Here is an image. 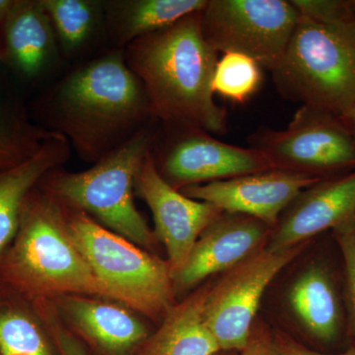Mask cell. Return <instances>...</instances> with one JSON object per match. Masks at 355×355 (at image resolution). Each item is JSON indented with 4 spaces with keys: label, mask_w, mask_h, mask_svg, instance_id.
<instances>
[{
    "label": "cell",
    "mask_w": 355,
    "mask_h": 355,
    "mask_svg": "<svg viewBox=\"0 0 355 355\" xmlns=\"http://www.w3.org/2000/svg\"><path fill=\"white\" fill-rule=\"evenodd\" d=\"M219 53L203 36L202 11L125 46V62L146 89L151 116L168 128L227 132L212 90Z\"/></svg>",
    "instance_id": "1"
},
{
    "label": "cell",
    "mask_w": 355,
    "mask_h": 355,
    "mask_svg": "<svg viewBox=\"0 0 355 355\" xmlns=\"http://www.w3.org/2000/svg\"><path fill=\"white\" fill-rule=\"evenodd\" d=\"M51 108L55 132L94 162L132 139L153 116L144 84L123 51L74 70L58 86Z\"/></svg>",
    "instance_id": "2"
},
{
    "label": "cell",
    "mask_w": 355,
    "mask_h": 355,
    "mask_svg": "<svg viewBox=\"0 0 355 355\" xmlns=\"http://www.w3.org/2000/svg\"><path fill=\"white\" fill-rule=\"evenodd\" d=\"M272 76L284 99L345 121L355 102V18L324 24L299 15Z\"/></svg>",
    "instance_id": "3"
},
{
    "label": "cell",
    "mask_w": 355,
    "mask_h": 355,
    "mask_svg": "<svg viewBox=\"0 0 355 355\" xmlns=\"http://www.w3.org/2000/svg\"><path fill=\"white\" fill-rule=\"evenodd\" d=\"M153 137L150 128H144L87 171L60 173L51 188L121 237L150 247L153 235L135 207L132 189L140 168L151 153Z\"/></svg>",
    "instance_id": "4"
},
{
    "label": "cell",
    "mask_w": 355,
    "mask_h": 355,
    "mask_svg": "<svg viewBox=\"0 0 355 355\" xmlns=\"http://www.w3.org/2000/svg\"><path fill=\"white\" fill-rule=\"evenodd\" d=\"M69 233L106 296L146 314L169 309L174 291L169 265L83 214L70 221Z\"/></svg>",
    "instance_id": "5"
},
{
    "label": "cell",
    "mask_w": 355,
    "mask_h": 355,
    "mask_svg": "<svg viewBox=\"0 0 355 355\" xmlns=\"http://www.w3.org/2000/svg\"><path fill=\"white\" fill-rule=\"evenodd\" d=\"M31 191L23 205L17 239L8 259L10 277L26 288L106 296L57 214L46 203L33 200Z\"/></svg>",
    "instance_id": "6"
},
{
    "label": "cell",
    "mask_w": 355,
    "mask_h": 355,
    "mask_svg": "<svg viewBox=\"0 0 355 355\" xmlns=\"http://www.w3.org/2000/svg\"><path fill=\"white\" fill-rule=\"evenodd\" d=\"M248 141L279 171L323 180L355 170V139L345 121L312 107L301 106L284 130L261 128Z\"/></svg>",
    "instance_id": "7"
},
{
    "label": "cell",
    "mask_w": 355,
    "mask_h": 355,
    "mask_svg": "<svg viewBox=\"0 0 355 355\" xmlns=\"http://www.w3.org/2000/svg\"><path fill=\"white\" fill-rule=\"evenodd\" d=\"M299 13L286 0H207L203 36L218 53L253 58L272 72L297 25Z\"/></svg>",
    "instance_id": "8"
},
{
    "label": "cell",
    "mask_w": 355,
    "mask_h": 355,
    "mask_svg": "<svg viewBox=\"0 0 355 355\" xmlns=\"http://www.w3.org/2000/svg\"><path fill=\"white\" fill-rule=\"evenodd\" d=\"M261 248L229 270L207 292L205 320L221 350L243 352L251 340L252 327L266 287L304 249Z\"/></svg>",
    "instance_id": "9"
},
{
    "label": "cell",
    "mask_w": 355,
    "mask_h": 355,
    "mask_svg": "<svg viewBox=\"0 0 355 355\" xmlns=\"http://www.w3.org/2000/svg\"><path fill=\"white\" fill-rule=\"evenodd\" d=\"M160 154L161 176L175 189L223 181L272 169L258 151L225 144L200 128H168ZM156 165V164H155Z\"/></svg>",
    "instance_id": "10"
},
{
    "label": "cell",
    "mask_w": 355,
    "mask_h": 355,
    "mask_svg": "<svg viewBox=\"0 0 355 355\" xmlns=\"http://www.w3.org/2000/svg\"><path fill=\"white\" fill-rule=\"evenodd\" d=\"M135 186L153 211L156 234L167 249L173 275L186 263L203 231L223 211L209 202L187 197L166 182L153 153L140 168Z\"/></svg>",
    "instance_id": "11"
},
{
    "label": "cell",
    "mask_w": 355,
    "mask_h": 355,
    "mask_svg": "<svg viewBox=\"0 0 355 355\" xmlns=\"http://www.w3.org/2000/svg\"><path fill=\"white\" fill-rule=\"evenodd\" d=\"M319 181L321 179L270 169L184 187L180 191L187 197L209 202L221 211L253 217L275 228L292 200Z\"/></svg>",
    "instance_id": "12"
},
{
    "label": "cell",
    "mask_w": 355,
    "mask_h": 355,
    "mask_svg": "<svg viewBox=\"0 0 355 355\" xmlns=\"http://www.w3.org/2000/svg\"><path fill=\"white\" fill-rule=\"evenodd\" d=\"M270 230L259 219L222 212L203 231L184 266L172 275L174 286L187 289L210 275L228 272L261 250Z\"/></svg>",
    "instance_id": "13"
},
{
    "label": "cell",
    "mask_w": 355,
    "mask_h": 355,
    "mask_svg": "<svg viewBox=\"0 0 355 355\" xmlns=\"http://www.w3.org/2000/svg\"><path fill=\"white\" fill-rule=\"evenodd\" d=\"M355 218V170L305 189L284 209L268 248L288 249Z\"/></svg>",
    "instance_id": "14"
},
{
    "label": "cell",
    "mask_w": 355,
    "mask_h": 355,
    "mask_svg": "<svg viewBox=\"0 0 355 355\" xmlns=\"http://www.w3.org/2000/svg\"><path fill=\"white\" fill-rule=\"evenodd\" d=\"M1 26V60L21 76L37 78L53 64L57 36L41 0H15Z\"/></svg>",
    "instance_id": "15"
},
{
    "label": "cell",
    "mask_w": 355,
    "mask_h": 355,
    "mask_svg": "<svg viewBox=\"0 0 355 355\" xmlns=\"http://www.w3.org/2000/svg\"><path fill=\"white\" fill-rule=\"evenodd\" d=\"M69 154V140L58 132L33 157L0 171V254L17 235L23 205L30 191Z\"/></svg>",
    "instance_id": "16"
},
{
    "label": "cell",
    "mask_w": 355,
    "mask_h": 355,
    "mask_svg": "<svg viewBox=\"0 0 355 355\" xmlns=\"http://www.w3.org/2000/svg\"><path fill=\"white\" fill-rule=\"evenodd\" d=\"M289 304L306 331L322 343L336 340L342 311L330 273L312 266L299 275L288 294Z\"/></svg>",
    "instance_id": "17"
},
{
    "label": "cell",
    "mask_w": 355,
    "mask_h": 355,
    "mask_svg": "<svg viewBox=\"0 0 355 355\" xmlns=\"http://www.w3.org/2000/svg\"><path fill=\"white\" fill-rule=\"evenodd\" d=\"M207 0H128L104 4L109 28L119 46L163 31L200 12Z\"/></svg>",
    "instance_id": "18"
},
{
    "label": "cell",
    "mask_w": 355,
    "mask_h": 355,
    "mask_svg": "<svg viewBox=\"0 0 355 355\" xmlns=\"http://www.w3.org/2000/svg\"><path fill=\"white\" fill-rule=\"evenodd\" d=\"M209 287H203L168 311L164 324L154 336L148 355H216L220 347L205 320Z\"/></svg>",
    "instance_id": "19"
},
{
    "label": "cell",
    "mask_w": 355,
    "mask_h": 355,
    "mask_svg": "<svg viewBox=\"0 0 355 355\" xmlns=\"http://www.w3.org/2000/svg\"><path fill=\"white\" fill-rule=\"evenodd\" d=\"M69 306L79 327L106 349L121 352L146 338L144 324L120 307L87 299H72Z\"/></svg>",
    "instance_id": "20"
},
{
    "label": "cell",
    "mask_w": 355,
    "mask_h": 355,
    "mask_svg": "<svg viewBox=\"0 0 355 355\" xmlns=\"http://www.w3.org/2000/svg\"><path fill=\"white\" fill-rule=\"evenodd\" d=\"M57 133L32 123L24 107L0 91V171L33 157Z\"/></svg>",
    "instance_id": "21"
},
{
    "label": "cell",
    "mask_w": 355,
    "mask_h": 355,
    "mask_svg": "<svg viewBox=\"0 0 355 355\" xmlns=\"http://www.w3.org/2000/svg\"><path fill=\"white\" fill-rule=\"evenodd\" d=\"M60 46L67 55L85 48L101 24L104 2L91 0H41Z\"/></svg>",
    "instance_id": "22"
},
{
    "label": "cell",
    "mask_w": 355,
    "mask_h": 355,
    "mask_svg": "<svg viewBox=\"0 0 355 355\" xmlns=\"http://www.w3.org/2000/svg\"><path fill=\"white\" fill-rule=\"evenodd\" d=\"M263 69L253 58L238 53H222L214 70L212 90L229 101L247 102L260 88Z\"/></svg>",
    "instance_id": "23"
},
{
    "label": "cell",
    "mask_w": 355,
    "mask_h": 355,
    "mask_svg": "<svg viewBox=\"0 0 355 355\" xmlns=\"http://www.w3.org/2000/svg\"><path fill=\"white\" fill-rule=\"evenodd\" d=\"M0 355H51L38 327L24 311L0 307Z\"/></svg>",
    "instance_id": "24"
},
{
    "label": "cell",
    "mask_w": 355,
    "mask_h": 355,
    "mask_svg": "<svg viewBox=\"0 0 355 355\" xmlns=\"http://www.w3.org/2000/svg\"><path fill=\"white\" fill-rule=\"evenodd\" d=\"M340 245L345 272V302L355 338V218L334 230Z\"/></svg>",
    "instance_id": "25"
},
{
    "label": "cell",
    "mask_w": 355,
    "mask_h": 355,
    "mask_svg": "<svg viewBox=\"0 0 355 355\" xmlns=\"http://www.w3.org/2000/svg\"><path fill=\"white\" fill-rule=\"evenodd\" d=\"M299 15L307 19L334 24L354 19L352 1L342 0H291Z\"/></svg>",
    "instance_id": "26"
},
{
    "label": "cell",
    "mask_w": 355,
    "mask_h": 355,
    "mask_svg": "<svg viewBox=\"0 0 355 355\" xmlns=\"http://www.w3.org/2000/svg\"><path fill=\"white\" fill-rule=\"evenodd\" d=\"M241 355H284L279 345L270 342L265 336H251L246 349L241 352Z\"/></svg>",
    "instance_id": "27"
},
{
    "label": "cell",
    "mask_w": 355,
    "mask_h": 355,
    "mask_svg": "<svg viewBox=\"0 0 355 355\" xmlns=\"http://www.w3.org/2000/svg\"><path fill=\"white\" fill-rule=\"evenodd\" d=\"M279 347L284 355H355V349L347 350L340 354H320L314 350L306 349L293 340H282Z\"/></svg>",
    "instance_id": "28"
},
{
    "label": "cell",
    "mask_w": 355,
    "mask_h": 355,
    "mask_svg": "<svg viewBox=\"0 0 355 355\" xmlns=\"http://www.w3.org/2000/svg\"><path fill=\"white\" fill-rule=\"evenodd\" d=\"M58 343H60V349L64 355H85L78 343L73 338L64 335V333H60L58 335Z\"/></svg>",
    "instance_id": "29"
},
{
    "label": "cell",
    "mask_w": 355,
    "mask_h": 355,
    "mask_svg": "<svg viewBox=\"0 0 355 355\" xmlns=\"http://www.w3.org/2000/svg\"><path fill=\"white\" fill-rule=\"evenodd\" d=\"M15 0H0V24L6 19Z\"/></svg>",
    "instance_id": "30"
},
{
    "label": "cell",
    "mask_w": 355,
    "mask_h": 355,
    "mask_svg": "<svg viewBox=\"0 0 355 355\" xmlns=\"http://www.w3.org/2000/svg\"><path fill=\"white\" fill-rule=\"evenodd\" d=\"M345 121V123H347V127L349 128L350 132H352L355 139V102L352 110H350L349 116H347Z\"/></svg>",
    "instance_id": "31"
},
{
    "label": "cell",
    "mask_w": 355,
    "mask_h": 355,
    "mask_svg": "<svg viewBox=\"0 0 355 355\" xmlns=\"http://www.w3.org/2000/svg\"><path fill=\"white\" fill-rule=\"evenodd\" d=\"M2 58V35L0 32V60Z\"/></svg>",
    "instance_id": "32"
},
{
    "label": "cell",
    "mask_w": 355,
    "mask_h": 355,
    "mask_svg": "<svg viewBox=\"0 0 355 355\" xmlns=\"http://www.w3.org/2000/svg\"><path fill=\"white\" fill-rule=\"evenodd\" d=\"M352 12H354L355 18V1H352Z\"/></svg>",
    "instance_id": "33"
},
{
    "label": "cell",
    "mask_w": 355,
    "mask_h": 355,
    "mask_svg": "<svg viewBox=\"0 0 355 355\" xmlns=\"http://www.w3.org/2000/svg\"><path fill=\"white\" fill-rule=\"evenodd\" d=\"M216 355H217V354H216Z\"/></svg>",
    "instance_id": "34"
}]
</instances>
